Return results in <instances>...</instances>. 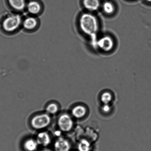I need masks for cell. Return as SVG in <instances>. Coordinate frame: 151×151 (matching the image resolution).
Listing matches in <instances>:
<instances>
[{
    "label": "cell",
    "mask_w": 151,
    "mask_h": 151,
    "mask_svg": "<svg viewBox=\"0 0 151 151\" xmlns=\"http://www.w3.org/2000/svg\"><path fill=\"white\" fill-rule=\"evenodd\" d=\"M79 24L82 31L89 36H95L98 30V22L93 14L86 13L81 16Z\"/></svg>",
    "instance_id": "cell-1"
},
{
    "label": "cell",
    "mask_w": 151,
    "mask_h": 151,
    "mask_svg": "<svg viewBox=\"0 0 151 151\" xmlns=\"http://www.w3.org/2000/svg\"><path fill=\"white\" fill-rule=\"evenodd\" d=\"M21 16L17 14H12L4 19L2 27L7 33H13L18 30L22 24Z\"/></svg>",
    "instance_id": "cell-2"
},
{
    "label": "cell",
    "mask_w": 151,
    "mask_h": 151,
    "mask_svg": "<svg viewBox=\"0 0 151 151\" xmlns=\"http://www.w3.org/2000/svg\"><path fill=\"white\" fill-rule=\"evenodd\" d=\"M50 122V117L46 114L36 115L31 121L32 127L36 129L45 128L49 125Z\"/></svg>",
    "instance_id": "cell-3"
},
{
    "label": "cell",
    "mask_w": 151,
    "mask_h": 151,
    "mask_svg": "<svg viewBox=\"0 0 151 151\" xmlns=\"http://www.w3.org/2000/svg\"><path fill=\"white\" fill-rule=\"evenodd\" d=\"M58 127L62 131L68 132L71 129L73 126L72 119L67 114H63L58 119Z\"/></svg>",
    "instance_id": "cell-4"
},
{
    "label": "cell",
    "mask_w": 151,
    "mask_h": 151,
    "mask_svg": "<svg viewBox=\"0 0 151 151\" xmlns=\"http://www.w3.org/2000/svg\"><path fill=\"white\" fill-rule=\"evenodd\" d=\"M39 24L37 18L34 16H30L24 19L22 25L26 30L32 31L37 28Z\"/></svg>",
    "instance_id": "cell-5"
},
{
    "label": "cell",
    "mask_w": 151,
    "mask_h": 151,
    "mask_svg": "<svg viewBox=\"0 0 151 151\" xmlns=\"http://www.w3.org/2000/svg\"><path fill=\"white\" fill-rule=\"evenodd\" d=\"M98 46L105 52H109L112 49L114 45L112 38L106 36L101 38L98 41Z\"/></svg>",
    "instance_id": "cell-6"
},
{
    "label": "cell",
    "mask_w": 151,
    "mask_h": 151,
    "mask_svg": "<svg viewBox=\"0 0 151 151\" xmlns=\"http://www.w3.org/2000/svg\"><path fill=\"white\" fill-rule=\"evenodd\" d=\"M26 9L29 14L33 16L38 15L42 12V8L40 3L37 1H30L27 4Z\"/></svg>",
    "instance_id": "cell-7"
},
{
    "label": "cell",
    "mask_w": 151,
    "mask_h": 151,
    "mask_svg": "<svg viewBox=\"0 0 151 151\" xmlns=\"http://www.w3.org/2000/svg\"><path fill=\"white\" fill-rule=\"evenodd\" d=\"M71 147L68 141L63 137L58 139L54 145L55 151H70Z\"/></svg>",
    "instance_id": "cell-8"
},
{
    "label": "cell",
    "mask_w": 151,
    "mask_h": 151,
    "mask_svg": "<svg viewBox=\"0 0 151 151\" xmlns=\"http://www.w3.org/2000/svg\"><path fill=\"white\" fill-rule=\"evenodd\" d=\"M9 4L16 11H22L26 8L27 3L26 0H8Z\"/></svg>",
    "instance_id": "cell-9"
},
{
    "label": "cell",
    "mask_w": 151,
    "mask_h": 151,
    "mask_svg": "<svg viewBox=\"0 0 151 151\" xmlns=\"http://www.w3.org/2000/svg\"><path fill=\"white\" fill-rule=\"evenodd\" d=\"M36 141L38 145L47 146L51 143V140L49 135L45 132H42L37 135Z\"/></svg>",
    "instance_id": "cell-10"
},
{
    "label": "cell",
    "mask_w": 151,
    "mask_h": 151,
    "mask_svg": "<svg viewBox=\"0 0 151 151\" xmlns=\"http://www.w3.org/2000/svg\"><path fill=\"white\" fill-rule=\"evenodd\" d=\"M83 5L86 9L95 11L99 8L100 2L99 0H83Z\"/></svg>",
    "instance_id": "cell-11"
},
{
    "label": "cell",
    "mask_w": 151,
    "mask_h": 151,
    "mask_svg": "<svg viewBox=\"0 0 151 151\" xmlns=\"http://www.w3.org/2000/svg\"><path fill=\"white\" fill-rule=\"evenodd\" d=\"M86 111L87 110L85 107L82 105H78L73 108L72 114L75 118H81L86 115Z\"/></svg>",
    "instance_id": "cell-12"
},
{
    "label": "cell",
    "mask_w": 151,
    "mask_h": 151,
    "mask_svg": "<svg viewBox=\"0 0 151 151\" xmlns=\"http://www.w3.org/2000/svg\"><path fill=\"white\" fill-rule=\"evenodd\" d=\"M38 143L33 139H29L25 142L24 148L26 151H36L37 149Z\"/></svg>",
    "instance_id": "cell-13"
},
{
    "label": "cell",
    "mask_w": 151,
    "mask_h": 151,
    "mask_svg": "<svg viewBox=\"0 0 151 151\" xmlns=\"http://www.w3.org/2000/svg\"><path fill=\"white\" fill-rule=\"evenodd\" d=\"M91 148L90 143L85 139L81 141L78 146V151H91Z\"/></svg>",
    "instance_id": "cell-14"
},
{
    "label": "cell",
    "mask_w": 151,
    "mask_h": 151,
    "mask_svg": "<svg viewBox=\"0 0 151 151\" xmlns=\"http://www.w3.org/2000/svg\"><path fill=\"white\" fill-rule=\"evenodd\" d=\"M112 96L109 92H105L102 94L101 96V100L104 104H109L112 101Z\"/></svg>",
    "instance_id": "cell-15"
},
{
    "label": "cell",
    "mask_w": 151,
    "mask_h": 151,
    "mask_svg": "<svg viewBox=\"0 0 151 151\" xmlns=\"http://www.w3.org/2000/svg\"><path fill=\"white\" fill-rule=\"evenodd\" d=\"M103 8L104 11L106 14H112L115 10L113 5L109 2L104 3L103 6Z\"/></svg>",
    "instance_id": "cell-16"
},
{
    "label": "cell",
    "mask_w": 151,
    "mask_h": 151,
    "mask_svg": "<svg viewBox=\"0 0 151 151\" xmlns=\"http://www.w3.org/2000/svg\"><path fill=\"white\" fill-rule=\"evenodd\" d=\"M58 107L56 104H50L47 106L46 108L47 112L48 113L51 114H56L58 112Z\"/></svg>",
    "instance_id": "cell-17"
},
{
    "label": "cell",
    "mask_w": 151,
    "mask_h": 151,
    "mask_svg": "<svg viewBox=\"0 0 151 151\" xmlns=\"http://www.w3.org/2000/svg\"><path fill=\"white\" fill-rule=\"evenodd\" d=\"M111 109V107L109 104H104L102 107V111L104 113H106L110 112Z\"/></svg>",
    "instance_id": "cell-18"
},
{
    "label": "cell",
    "mask_w": 151,
    "mask_h": 151,
    "mask_svg": "<svg viewBox=\"0 0 151 151\" xmlns=\"http://www.w3.org/2000/svg\"><path fill=\"white\" fill-rule=\"evenodd\" d=\"M40 151H52V150H51L48 149H45L42 150H41Z\"/></svg>",
    "instance_id": "cell-19"
},
{
    "label": "cell",
    "mask_w": 151,
    "mask_h": 151,
    "mask_svg": "<svg viewBox=\"0 0 151 151\" xmlns=\"http://www.w3.org/2000/svg\"><path fill=\"white\" fill-rule=\"evenodd\" d=\"M146 1L149 2H151V0H146Z\"/></svg>",
    "instance_id": "cell-20"
}]
</instances>
